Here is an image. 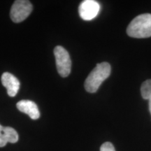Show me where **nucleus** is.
I'll use <instances>...</instances> for the list:
<instances>
[{
  "instance_id": "1",
  "label": "nucleus",
  "mask_w": 151,
  "mask_h": 151,
  "mask_svg": "<svg viewBox=\"0 0 151 151\" xmlns=\"http://www.w3.org/2000/svg\"><path fill=\"white\" fill-rule=\"evenodd\" d=\"M111 68L108 62L97 64L85 81V89L87 92L94 93L97 91L101 83L111 74Z\"/></svg>"
},
{
  "instance_id": "2",
  "label": "nucleus",
  "mask_w": 151,
  "mask_h": 151,
  "mask_svg": "<svg viewBox=\"0 0 151 151\" xmlns=\"http://www.w3.org/2000/svg\"><path fill=\"white\" fill-rule=\"evenodd\" d=\"M127 33L137 39L151 37V14H141L134 18L128 25Z\"/></svg>"
},
{
  "instance_id": "3",
  "label": "nucleus",
  "mask_w": 151,
  "mask_h": 151,
  "mask_svg": "<svg viewBox=\"0 0 151 151\" xmlns=\"http://www.w3.org/2000/svg\"><path fill=\"white\" fill-rule=\"evenodd\" d=\"M58 72L63 78L70 74L71 60L68 51L63 47L58 46L54 49Z\"/></svg>"
},
{
  "instance_id": "4",
  "label": "nucleus",
  "mask_w": 151,
  "mask_h": 151,
  "mask_svg": "<svg viewBox=\"0 0 151 151\" xmlns=\"http://www.w3.org/2000/svg\"><path fill=\"white\" fill-rule=\"evenodd\" d=\"M32 11V4L27 0H16L13 4L10 17L13 22L18 23L25 20Z\"/></svg>"
},
{
  "instance_id": "5",
  "label": "nucleus",
  "mask_w": 151,
  "mask_h": 151,
  "mask_svg": "<svg viewBox=\"0 0 151 151\" xmlns=\"http://www.w3.org/2000/svg\"><path fill=\"white\" fill-rule=\"evenodd\" d=\"M100 11V5L94 0H85L78 7L81 18L84 20H91L97 16Z\"/></svg>"
},
{
  "instance_id": "6",
  "label": "nucleus",
  "mask_w": 151,
  "mask_h": 151,
  "mask_svg": "<svg viewBox=\"0 0 151 151\" xmlns=\"http://www.w3.org/2000/svg\"><path fill=\"white\" fill-rule=\"evenodd\" d=\"M1 83L7 90V94L11 97H14L18 93L20 89V81L15 76L9 72H4L1 76Z\"/></svg>"
},
{
  "instance_id": "7",
  "label": "nucleus",
  "mask_w": 151,
  "mask_h": 151,
  "mask_svg": "<svg viewBox=\"0 0 151 151\" xmlns=\"http://www.w3.org/2000/svg\"><path fill=\"white\" fill-rule=\"evenodd\" d=\"M16 107L20 111L28 115L32 120H37L40 117V112L37 105L31 100H20L17 103Z\"/></svg>"
},
{
  "instance_id": "8",
  "label": "nucleus",
  "mask_w": 151,
  "mask_h": 151,
  "mask_svg": "<svg viewBox=\"0 0 151 151\" xmlns=\"http://www.w3.org/2000/svg\"><path fill=\"white\" fill-rule=\"evenodd\" d=\"M18 139V134L14 128L0 124V148L5 146L7 143H16Z\"/></svg>"
},
{
  "instance_id": "9",
  "label": "nucleus",
  "mask_w": 151,
  "mask_h": 151,
  "mask_svg": "<svg viewBox=\"0 0 151 151\" xmlns=\"http://www.w3.org/2000/svg\"><path fill=\"white\" fill-rule=\"evenodd\" d=\"M141 96L144 99L149 100L151 98V80H147L143 83L141 87Z\"/></svg>"
},
{
  "instance_id": "10",
  "label": "nucleus",
  "mask_w": 151,
  "mask_h": 151,
  "mask_svg": "<svg viewBox=\"0 0 151 151\" xmlns=\"http://www.w3.org/2000/svg\"><path fill=\"white\" fill-rule=\"evenodd\" d=\"M100 151H116L114 146L110 142H106L100 147Z\"/></svg>"
},
{
  "instance_id": "11",
  "label": "nucleus",
  "mask_w": 151,
  "mask_h": 151,
  "mask_svg": "<svg viewBox=\"0 0 151 151\" xmlns=\"http://www.w3.org/2000/svg\"><path fill=\"white\" fill-rule=\"evenodd\" d=\"M149 101V111H150V115H151V98L148 100Z\"/></svg>"
}]
</instances>
